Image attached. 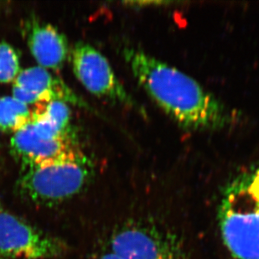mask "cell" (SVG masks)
<instances>
[{
  "label": "cell",
  "instance_id": "obj_7",
  "mask_svg": "<svg viewBox=\"0 0 259 259\" xmlns=\"http://www.w3.org/2000/svg\"><path fill=\"white\" fill-rule=\"evenodd\" d=\"M10 146L21 168L54 159L76 148L71 135L61 132L34 113L31 122L13 135Z\"/></svg>",
  "mask_w": 259,
  "mask_h": 259
},
{
  "label": "cell",
  "instance_id": "obj_13",
  "mask_svg": "<svg viewBox=\"0 0 259 259\" xmlns=\"http://www.w3.org/2000/svg\"><path fill=\"white\" fill-rule=\"evenodd\" d=\"M171 1H128L124 2V5L134 9H142V8L160 7L163 5H173Z\"/></svg>",
  "mask_w": 259,
  "mask_h": 259
},
{
  "label": "cell",
  "instance_id": "obj_3",
  "mask_svg": "<svg viewBox=\"0 0 259 259\" xmlns=\"http://www.w3.org/2000/svg\"><path fill=\"white\" fill-rule=\"evenodd\" d=\"M93 172L92 161L76 148L54 159L22 167L19 188L32 202L57 205L81 193Z\"/></svg>",
  "mask_w": 259,
  "mask_h": 259
},
{
  "label": "cell",
  "instance_id": "obj_11",
  "mask_svg": "<svg viewBox=\"0 0 259 259\" xmlns=\"http://www.w3.org/2000/svg\"><path fill=\"white\" fill-rule=\"evenodd\" d=\"M36 106L33 111L34 115L47 120L61 132L71 135V113L67 103L52 101Z\"/></svg>",
  "mask_w": 259,
  "mask_h": 259
},
{
  "label": "cell",
  "instance_id": "obj_6",
  "mask_svg": "<svg viewBox=\"0 0 259 259\" xmlns=\"http://www.w3.org/2000/svg\"><path fill=\"white\" fill-rule=\"evenodd\" d=\"M65 242L11 213L0 210V259H49L66 252Z\"/></svg>",
  "mask_w": 259,
  "mask_h": 259
},
{
  "label": "cell",
  "instance_id": "obj_12",
  "mask_svg": "<svg viewBox=\"0 0 259 259\" xmlns=\"http://www.w3.org/2000/svg\"><path fill=\"white\" fill-rule=\"evenodd\" d=\"M20 71V55L16 49L6 42H0V82H14Z\"/></svg>",
  "mask_w": 259,
  "mask_h": 259
},
{
  "label": "cell",
  "instance_id": "obj_4",
  "mask_svg": "<svg viewBox=\"0 0 259 259\" xmlns=\"http://www.w3.org/2000/svg\"><path fill=\"white\" fill-rule=\"evenodd\" d=\"M94 259H188L171 232L148 222L126 224L113 232L106 249Z\"/></svg>",
  "mask_w": 259,
  "mask_h": 259
},
{
  "label": "cell",
  "instance_id": "obj_8",
  "mask_svg": "<svg viewBox=\"0 0 259 259\" xmlns=\"http://www.w3.org/2000/svg\"><path fill=\"white\" fill-rule=\"evenodd\" d=\"M12 93L14 98L28 106L61 101L87 108L83 100L62 80L39 66L21 70L13 82Z\"/></svg>",
  "mask_w": 259,
  "mask_h": 259
},
{
  "label": "cell",
  "instance_id": "obj_10",
  "mask_svg": "<svg viewBox=\"0 0 259 259\" xmlns=\"http://www.w3.org/2000/svg\"><path fill=\"white\" fill-rule=\"evenodd\" d=\"M33 111L14 97H0V130L15 134L31 122Z\"/></svg>",
  "mask_w": 259,
  "mask_h": 259
},
{
  "label": "cell",
  "instance_id": "obj_5",
  "mask_svg": "<svg viewBox=\"0 0 259 259\" xmlns=\"http://www.w3.org/2000/svg\"><path fill=\"white\" fill-rule=\"evenodd\" d=\"M70 53L74 74L89 93L147 117L144 107L125 89L108 59L95 47L85 42H77Z\"/></svg>",
  "mask_w": 259,
  "mask_h": 259
},
{
  "label": "cell",
  "instance_id": "obj_14",
  "mask_svg": "<svg viewBox=\"0 0 259 259\" xmlns=\"http://www.w3.org/2000/svg\"><path fill=\"white\" fill-rule=\"evenodd\" d=\"M2 210V209H1V206H0V210Z\"/></svg>",
  "mask_w": 259,
  "mask_h": 259
},
{
  "label": "cell",
  "instance_id": "obj_1",
  "mask_svg": "<svg viewBox=\"0 0 259 259\" xmlns=\"http://www.w3.org/2000/svg\"><path fill=\"white\" fill-rule=\"evenodd\" d=\"M122 56L138 84L184 130L220 131L234 124V112L193 77L140 47H124Z\"/></svg>",
  "mask_w": 259,
  "mask_h": 259
},
{
  "label": "cell",
  "instance_id": "obj_2",
  "mask_svg": "<svg viewBox=\"0 0 259 259\" xmlns=\"http://www.w3.org/2000/svg\"><path fill=\"white\" fill-rule=\"evenodd\" d=\"M218 218L222 238L233 259H259V167L228 184Z\"/></svg>",
  "mask_w": 259,
  "mask_h": 259
},
{
  "label": "cell",
  "instance_id": "obj_9",
  "mask_svg": "<svg viewBox=\"0 0 259 259\" xmlns=\"http://www.w3.org/2000/svg\"><path fill=\"white\" fill-rule=\"evenodd\" d=\"M25 34L29 52L39 66L58 71L68 57V40L57 28L47 23L29 20Z\"/></svg>",
  "mask_w": 259,
  "mask_h": 259
}]
</instances>
